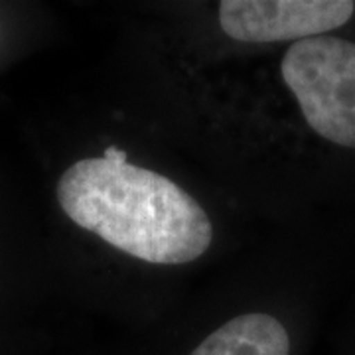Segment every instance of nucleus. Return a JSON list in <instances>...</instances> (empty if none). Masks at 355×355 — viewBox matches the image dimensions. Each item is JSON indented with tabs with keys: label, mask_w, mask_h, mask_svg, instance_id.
<instances>
[{
	"label": "nucleus",
	"mask_w": 355,
	"mask_h": 355,
	"mask_svg": "<svg viewBox=\"0 0 355 355\" xmlns=\"http://www.w3.org/2000/svg\"><path fill=\"white\" fill-rule=\"evenodd\" d=\"M55 193L76 225L144 263L186 265L214 241L211 219L196 198L128 160H79L62 174Z\"/></svg>",
	"instance_id": "obj_1"
},
{
	"label": "nucleus",
	"mask_w": 355,
	"mask_h": 355,
	"mask_svg": "<svg viewBox=\"0 0 355 355\" xmlns=\"http://www.w3.org/2000/svg\"><path fill=\"white\" fill-rule=\"evenodd\" d=\"M280 73L308 127L355 150V42L338 36L294 42L280 62Z\"/></svg>",
	"instance_id": "obj_2"
},
{
	"label": "nucleus",
	"mask_w": 355,
	"mask_h": 355,
	"mask_svg": "<svg viewBox=\"0 0 355 355\" xmlns=\"http://www.w3.org/2000/svg\"><path fill=\"white\" fill-rule=\"evenodd\" d=\"M355 14L352 0H223L219 26L237 42H286L326 36Z\"/></svg>",
	"instance_id": "obj_3"
},
{
	"label": "nucleus",
	"mask_w": 355,
	"mask_h": 355,
	"mask_svg": "<svg viewBox=\"0 0 355 355\" xmlns=\"http://www.w3.org/2000/svg\"><path fill=\"white\" fill-rule=\"evenodd\" d=\"M190 355H291V338L275 316L249 312L219 326Z\"/></svg>",
	"instance_id": "obj_4"
},
{
	"label": "nucleus",
	"mask_w": 355,
	"mask_h": 355,
	"mask_svg": "<svg viewBox=\"0 0 355 355\" xmlns=\"http://www.w3.org/2000/svg\"><path fill=\"white\" fill-rule=\"evenodd\" d=\"M103 158L107 160H119V162H127V150H121L116 146H107L105 153H103Z\"/></svg>",
	"instance_id": "obj_5"
}]
</instances>
